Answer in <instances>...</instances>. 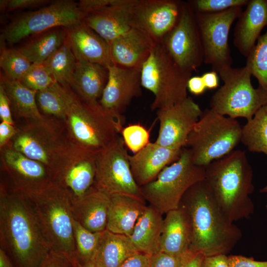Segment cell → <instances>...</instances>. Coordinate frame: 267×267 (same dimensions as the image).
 <instances>
[{"mask_svg": "<svg viewBox=\"0 0 267 267\" xmlns=\"http://www.w3.org/2000/svg\"><path fill=\"white\" fill-rule=\"evenodd\" d=\"M0 243L15 267H41L51 250L30 198L16 187L0 189Z\"/></svg>", "mask_w": 267, "mask_h": 267, "instance_id": "6da1fadb", "label": "cell"}, {"mask_svg": "<svg viewBox=\"0 0 267 267\" xmlns=\"http://www.w3.org/2000/svg\"><path fill=\"white\" fill-rule=\"evenodd\" d=\"M189 226V250L205 257L226 254L242 236L241 229L227 217L204 180L192 186L179 207Z\"/></svg>", "mask_w": 267, "mask_h": 267, "instance_id": "7a4b0ae2", "label": "cell"}, {"mask_svg": "<svg viewBox=\"0 0 267 267\" xmlns=\"http://www.w3.org/2000/svg\"><path fill=\"white\" fill-rule=\"evenodd\" d=\"M205 180L216 200L232 222L249 219L255 207L252 169L243 151L234 150L205 167Z\"/></svg>", "mask_w": 267, "mask_h": 267, "instance_id": "3957f363", "label": "cell"}, {"mask_svg": "<svg viewBox=\"0 0 267 267\" xmlns=\"http://www.w3.org/2000/svg\"><path fill=\"white\" fill-rule=\"evenodd\" d=\"M25 193L33 204L51 250L65 256L76 267L74 219L67 192L54 181Z\"/></svg>", "mask_w": 267, "mask_h": 267, "instance_id": "277c9868", "label": "cell"}, {"mask_svg": "<svg viewBox=\"0 0 267 267\" xmlns=\"http://www.w3.org/2000/svg\"><path fill=\"white\" fill-rule=\"evenodd\" d=\"M242 129L236 119L211 109L203 111L186 144L191 150L194 163L205 167L234 150L241 142Z\"/></svg>", "mask_w": 267, "mask_h": 267, "instance_id": "5b68a950", "label": "cell"}, {"mask_svg": "<svg viewBox=\"0 0 267 267\" xmlns=\"http://www.w3.org/2000/svg\"><path fill=\"white\" fill-rule=\"evenodd\" d=\"M205 167L193 161L191 150L182 148L178 159L152 182L140 187L143 199L163 215L179 208L186 192L205 179Z\"/></svg>", "mask_w": 267, "mask_h": 267, "instance_id": "8992f818", "label": "cell"}, {"mask_svg": "<svg viewBox=\"0 0 267 267\" xmlns=\"http://www.w3.org/2000/svg\"><path fill=\"white\" fill-rule=\"evenodd\" d=\"M191 75L174 62L162 44H155L141 67V86L154 96L151 110L169 107L185 99Z\"/></svg>", "mask_w": 267, "mask_h": 267, "instance_id": "52a82bcc", "label": "cell"}, {"mask_svg": "<svg viewBox=\"0 0 267 267\" xmlns=\"http://www.w3.org/2000/svg\"><path fill=\"white\" fill-rule=\"evenodd\" d=\"M223 84L212 96L210 109L231 118L251 119L267 103V89L253 87L252 73L245 65L225 68L218 72Z\"/></svg>", "mask_w": 267, "mask_h": 267, "instance_id": "ba28073f", "label": "cell"}, {"mask_svg": "<svg viewBox=\"0 0 267 267\" xmlns=\"http://www.w3.org/2000/svg\"><path fill=\"white\" fill-rule=\"evenodd\" d=\"M75 138L87 149L98 152L123 128L100 103H82L73 94L66 117Z\"/></svg>", "mask_w": 267, "mask_h": 267, "instance_id": "9c48e42d", "label": "cell"}, {"mask_svg": "<svg viewBox=\"0 0 267 267\" xmlns=\"http://www.w3.org/2000/svg\"><path fill=\"white\" fill-rule=\"evenodd\" d=\"M127 147L118 135L96 155L93 186L111 196L121 194L144 200L133 177Z\"/></svg>", "mask_w": 267, "mask_h": 267, "instance_id": "30bf717a", "label": "cell"}, {"mask_svg": "<svg viewBox=\"0 0 267 267\" xmlns=\"http://www.w3.org/2000/svg\"><path fill=\"white\" fill-rule=\"evenodd\" d=\"M84 17L75 1L56 0L14 19L3 30L2 38L8 44H13L52 28L70 27L83 21Z\"/></svg>", "mask_w": 267, "mask_h": 267, "instance_id": "8fae6325", "label": "cell"}, {"mask_svg": "<svg viewBox=\"0 0 267 267\" xmlns=\"http://www.w3.org/2000/svg\"><path fill=\"white\" fill-rule=\"evenodd\" d=\"M118 3L126 11L130 26L158 44L177 23L182 1L118 0Z\"/></svg>", "mask_w": 267, "mask_h": 267, "instance_id": "7c38bea8", "label": "cell"}, {"mask_svg": "<svg viewBox=\"0 0 267 267\" xmlns=\"http://www.w3.org/2000/svg\"><path fill=\"white\" fill-rule=\"evenodd\" d=\"M242 11L234 7L215 13H195L204 51V62L219 72L231 66L232 59L228 44L231 27Z\"/></svg>", "mask_w": 267, "mask_h": 267, "instance_id": "4fadbf2b", "label": "cell"}, {"mask_svg": "<svg viewBox=\"0 0 267 267\" xmlns=\"http://www.w3.org/2000/svg\"><path fill=\"white\" fill-rule=\"evenodd\" d=\"M162 45L174 62L192 74L204 62V51L195 12L183 1L179 19L163 38Z\"/></svg>", "mask_w": 267, "mask_h": 267, "instance_id": "5bb4252c", "label": "cell"}, {"mask_svg": "<svg viewBox=\"0 0 267 267\" xmlns=\"http://www.w3.org/2000/svg\"><path fill=\"white\" fill-rule=\"evenodd\" d=\"M107 82L99 103L121 126L123 113L132 100L141 95V68L108 65Z\"/></svg>", "mask_w": 267, "mask_h": 267, "instance_id": "9a60e30c", "label": "cell"}, {"mask_svg": "<svg viewBox=\"0 0 267 267\" xmlns=\"http://www.w3.org/2000/svg\"><path fill=\"white\" fill-rule=\"evenodd\" d=\"M203 111L190 97L169 107L156 110L159 130L155 141L163 146L182 148Z\"/></svg>", "mask_w": 267, "mask_h": 267, "instance_id": "2e32d148", "label": "cell"}, {"mask_svg": "<svg viewBox=\"0 0 267 267\" xmlns=\"http://www.w3.org/2000/svg\"><path fill=\"white\" fill-rule=\"evenodd\" d=\"M182 149L150 142L138 152L129 155L131 171L137 185L141 187L154 180L166 167L178 159Z\"/></svg>", "mask_w": 267, "mask_h": 267, "instance_id": "e0dca14e", "label": "cell"}, {"mask_svg": "<svg viewBox=\"0 0 267 267\" xmlns=\"http://www.w3.org/2000/svg\"><path fill=\"white\" fill-rule=\"evenodd\" d=\"M64 28L77 60L97 63L106 67L113 64L109 44L83 21Z\"/></svg>", "mask_w": 267, "mask_h": 267, "instance_id": "ac0fdd59", "label": "cell"}, {"mask_svg": "<svg viewBox=\"0 0 267 267\" xmlns=\"http://www.w3.org/2000/svg\"><path fill=\"white\" fill-rule=\"evenodd\" d=\"M4 158L10 169L15 187L24 192L39 190L54 181L52 173L44 165L14 149L6 150Z\"/></svg>", "mask_w": 267, "mask_h": 267, "instance_id": "d6986e66", "label": "cell"}, {"mask_svg": "<svg viewBox=\"0 0 267 267\" xmlns=\"http://www.w3.org/2000/svg\"><path fill=\"white\" fill-rule=\"evenodd\" d=\"M234 28L233 44L247 57L267 26V0H249L237 18Z\"/></svg>", "mask_w": 267, "mask_h": 267, "instance_id": "ffe728a7", "label": "cell"}, {"mask_svg": "<svg viewBox=\"0 0 267 267\" xmlns=\"http://www.w3.org/2000/svg\"><path fill=\"white\" fill-rule=\"evenodd\" d=\"M74 219L92 232L106 229L110 197L93 186L83 196L71 199Z\"/></svg>", "mask_w": 267, "mask_h": 267, "instance_id": "44dd1931", "label": "cell"}, {"mask_svg": "<svg viewBox=\"0 0 267 267\" xmlns=\"http://www.w3.org/2000/svg\"><path fill=\"white\" fill-rule=\"evenodd\" d=\"M113 64L124 68H141L156 44L140 31L132 28L110 44Z\"/></svg>", "mask_w": 267, "mask_h": 267, "instance_id": "7402d4cb", "label": "cell"}, {"mask_svg": "<svg viewBox=\"0 0 267 267\" xmlns=\"http://www.w3.org/2000/svg\"><path fill=\"white\" fill-rule=\"evenodd\" d=\"M110 197L106 230L130 237L147 206L146 201L121 194Z\"/></svg>", "mask_w": 267, "mask_h": 267, "instance_id": "603a6c76", "label": "cell"}, {"mask_svg": "<svg viewBox=\"0 0 267 267\" xmlns=\"http://www.w3.org/2000/svg\"><path fill=\"white\" fill-rule=\"evenodd\" d=\"M83 21L109 44L132 28L118 0H112L110 5L85 14Z\"/></svg>", "mask_w": 267, "mask_h": 267, "instance_id": "cb8c5ba5", "label": "cell"}, {"mask_svg": "<svg viewBox=\"0 0 267 267\" xmlns=\"http://www.w3.org/2000/svg\"><path fill=\"white\" fill-rule=\"evenodd\" d=\"M164 218L152 205H147L129 237L136 250L149 256L160 251Z\"/></svg>", "mask_w": 267, "mask_h": 267, "instance_id": "d4e9b609", "label": "cell"}, {"mask_svg": "<svg viewBox=\"0 0 267 267\" xmlns=\"http://www.w3.org/2000/svg\"><path fill=\"white\" fill-rule=\"evenodd\" d=\"M160 240V251L182 257L190 251L191 234L186 218L181 209L165 214Z\"/></svg>", "mask_w": 267, "mask_h": 267, "instance_id": "484cf974", "label": "cell"}, {"mask_svg": "<svg viewBox=\"0 0 267 267\" xmlns=\"http://www.w3.org/2000/svg\"><path fill=\"white\" fill-rule=\"evenodd\" d=\"M96 156L83 158L62 169L56 176L54 182L66 190L71 199L83 196L93 186Z\"/></svg>", "mask_w": 267, "mask_h": 267, "instance_id": "4316f807", "label": "cell"}, {"mask_svg": "<svg viewBox=\"0 0 267 267\" xmlns=\"http://www.w3.org/2000/svg\"><path fill=\"white\" fill-rule=\"evenodd\" d=\"M108 79V69L101 65L77 60L71 86L84 101L96 102L101 98Z\"/></svg>", "mask_w": 267, "mask_h": 267, "instance_id": "83f0119b", "label": "cell"}, {"mask_svg": "<svg viewBox=\"0 0 267 267\" xmlns=\"http://www.w3.org/2000/svg\"><path fill=\"white\" fill-rule=\"evenodd\" d=\"M137 252L129 236L106 229L103 232L94 267H121Z\"/></svg>", "mask_w": 267, "mask_h": 267, "instance_id": "f1b7e54d", "label": "cell"}, {"mask_svg": "<svg viewBox=\"0 0 267 267\" xmlns=\"http://www.w3.org/2000/svg\"><path fill=\"white\" fill-rule=\"evenodd\" d=\"M64 27H58L31 37L17 48L32 64H43L66 38Z\"/></svg>", "mask_w": 267, "mask_h": 267, "instance_id": "f546056e", "label": "cell"}, {"mask_svg": "<svg viewBox=\"0 0 267 267\" xmlns=\"http://www.w3.org/2000/svg\"><path fill=\"white\" fill-rule=\"evenodd\" d=\"M0 85L7 95L10 106L18 115L35 121L44 120L36 101L38 91L29 89L19 81L12 80L3 74H0Z\"/></svg>", "mask_w": 267, "mask_h": 267, "instance_id": "4dcf8cb0", "label": "cell"}, {"mask_svg": "<svg viewBox=\"0 0 267 267\" xmlns=\"http://www.w3.org/2000/svg\"><path fill=\"white\" fill-rule=\"evenodd\" d=\"M77 60L67 38L43 63L54 80L63 87L71 86Z\"/></svg>", "mask_w": 267, "mask_h": 267, "instance_id": "1f68e13d", "label": "cell"}, {"mask_svg": "<svg viewBox=\"0 0 267 267\" xmlns=\"http://www.w3.org/2000/svg\"><path fill=\"white\" fill-rule=\"evenodd\" d=\"M76 267H94L103 232H92L74 220Z\"/></svg>", "mask_w": 267, "mask_h": 267, "instance_id": "d6a6232c", "label": "cell"}, {"mask_svg": "<svg viewBox=\"0 0 267 267\" xmlns=\"http://www.w3.org/2000/svg\"><path fill=\"white\" fill-rule=\"evenodd\" d=\"M241 142L250 151L267 155V103L242 126Z\"/></svg>", "mask_w": 267, "mask_h": 267, "instance_id": "836d02e7", "label": "cell"}, {"mask_svg": "<svg viewBox=\"0 0 267 267\" xmlns=\"http://www.w3.org/2000/svg\"><path fill=\"white\" fill-rule=\"evenodd\" d=\"M72 97L68 87H63L56 82L37 92L38 103L42 111L62 118L66 117Z\"/></svg>", "mask_w": 267, "mask_h": 267, "instance_id": "e575fe53", "label": "cell"}, {"mask_svg": "<svg viewBox=\"0 0 267 267\" xmlns=\"http://www.w3.org/2000/svg\"><path fill=\"white\" fill-rule=\"evenodd\" d=\"M14 149L27 157L49 166L52 158L51 150L46 142L29 133L18 134L15 138Z\"/></svg>", "mask_w": 267, "mask_h": 267, "instance_id": "d590c367", "label": "cell"}, {"mask_svg": "<svg viewBox=\"0 0 267 267\" xmlns=\"http://www.w3.org/2000/svg\"><path fill=\"white\" fill-rule=\"evenodd\" d=\"M246 65L257 79L259 86L267 89V29L247 57Z\"/></svg>", "mask_w": 267, "mask_h": 267, "instance_id": "8d00e7d4", "label": "cell"}, {"mask_svg": "<svg viewBox=\"0 0 267 267\" xmlns=\"http://www.w3.org/2000/svg\"><path fill=\"white\" fill-rule=\"evenodd\" d=\"M32 63L18 49L2 47L0 66L8 78L20 81Z\"/></svg>", "mask_w": 267, "mask_h": 267, "instance_id": "74e56055", "label": "cell"}, {"mask_svg": "<svg viewBox=\"0 0 267 267\" xmlns=\"http://www.w3.org/2000/svg\"><path fill=\"white\" fill-rule=\"evenodd\" d=\"M126 146L135 154L150 142V131L139 124L123 127L120 133Z\"/></svg>", "mask_w": 267, "mask_h": 267, "instance_id": "f35d334b", "label": "cell"}, {"mask_svg": "<svg viewBox=\"0 0 267 267\" xmlns=\"http://www.w3.org/2000/svg\"><path fill=\"white\" fill-rule=\"evenodd\" d=\"M249 0H191L187 3L195 13H215L234 7L246 6Z\"/></svg>", "mask_w": 267, "mask_h": 267, "instance_id": "ab89813d", "label": "cell"}, {"mask_svg": "<svg viewBox=\"0 0 267 267\" xmlns=\"http://www.w3.org/2000/svg\"><path fill=\"white\" fill-rule=\"evenodd\" d=\"M19 82L29 89L39 91L48 88L55 81L43 64H32Z\"/></svg>", "mask_w": 267, "mask_h": 267, "instance_id": "60d3db41", "label": "cell"}, {"mask_svg": "<svg viewBox=\"0 0 267 267\" xmlns=\"http://www.w3.org/2000/svg\"><path fill=\"white\" fill-rule=\"evenodd\" d=\"M184 256L176 257L160 251L150 256V267H181Z\"/></svg>", "mask_w": 267, "mask_h": 267, "instance_id": "b9f144b4", "label": "cell"}, {"mask_svg": "<svg viewBox=\"0 0 267 267\" xmlns=\"http://www.w3.org/2000/svg\"><path fill=\"white\" fill-rule=\"evenodd\" d=\"M48 1V0H0V7L2 10L10 11L16 9L38 7Z\"/></svg>", "mask_w": 267, "mask_h": 267, "instance_id": "7bdbcfd3", "label": "cell"}, {"mask_svg": "<svg viewBox=\"0 0 267 267\" xmlns=\"http://www.w3.org/2000/svg\"><path fill=\"white\" fill-rule=\"evenodd\" d=\"M230 267H267V261H259L242 255L228 256Z\"/></svg>", "mask_w": 267, "mask_h": 267, "instance_id": "ee69618b", "label": "cell"}, {"mask_svg": "<svg viewBox=\"0 0 267 267\" xmlns=\"http://www.w3.org/2000/svg\"><path fill=\"white\" fill-rule=\"evenodd\" d=\"M41 267H75L65 256L51 250Z\"/></svg>", "mask_w": 267, "mask_h": 267, "instance_id": "f6af8a7d", "label": "cell"}, {"mask_svg": "<svg viewBox=\"0 0 267 267\" xmlns=\"http://www.w3.org/2000/svg\"><path fill=\"white\" fill-rule=\"evenodd\" d=\"M0 117L2 122L13 124L10 104L3 87L0 84Z\"/></svg>", "mask_w": 267, "mask_h": 267, "instance_id": "bcb514c9", "label": "cell"}, {"mask_svg": "<svg viewBox=\"0 0 267 267\" xmlns=\"http://www.w3.org/2000/svg\"><path fill=\"white\" fill-rule=\"evenodd\" d=\"M112 0H81L78 3L84 14L90 13L111 4Z\"/></svg>", "mask_w": 267, "mask_h": 267, "instance_id": "7dc6e473", "label": "cell"}, {"mask_svg": "<svg viewBox=\"0 0 267 267\" xmlns=\"http://www.w3.org/2000/svg\"><path fill=\"white\" fill-rule=\"evenodd\" d=\"M121 267H150V256L137 252L127 260Z\"/></svg>", "mask_w": 267, "mask_h": 267, "instance_id": "c3c4849f", "label": "cell"}, {"mask_svg": "<svg viewBox=\"0 0 267 267\" xmlns=\"http://www.w3.org/2000/svg\"><path fill=\"white\" fill-rule=\"evenodd\" d=\"M201 267H230L228 256L218 254L204 257Z\"/></svg>", "mask_w": 267, "mask_h": 267, "instance_id": "681fc988", "label": "cell"}, {"mask_svg": "<svg viewBox=\"0 0 267 267\" xmlns=\"http://www.w3.org/2000/svg\"><path fill=\"white\" fill-rule=\"evenodd\" d=\"M187 90L194 95H200L207 89L202 76H191L188 80Z\"/></svg>", "mask_w": 267, "mask_h": 267, "instance_id": "f907efd6", "label": "cell"}, {"mask_svg": "<svg viewBox=\"0 0 267 267\" xmlns=\"http://www.w3.org/2000/svg\"><path fill=\"white\" fill-rule=\"evenodd\" d=\"M204 257L200 253L190 251L184 256L181 267H201Z\"/></svg>", "mask_w": 267, "mask_h": 267, "instance_id": "816d5d0a", "label": "cell"}, {"mask_svg": "<svg viewBox=\"0 0 267 267\" xmlns=\"http://www.w3.org/2000/svg\"><path fill=\"white\" fill-rule=\"evenodd\" d=\"M16 133L13 125L5 122L0 124V145L3 146Z\"/></svg>", "mask_w": 267, "mask_h": 267, "instance_id": "f5cc1de1", "label": "cell"}, {"mask_svg": "<svg viewBox=\"0 0 267 267\" xmlns=\"http://www.w3.org/2000/svg\"><path fill=\"white\" fill-rule=\"evenodd\" d=\"M218 73L215 71L204 73L201 76L207 89H213L219 86Z\"/></svg>", "mask_w": 267, "mask_h": 267, "instance_id": "db71d44e", "label": "cell"}, {"mask_svg": "<svg viewBox=\"0 0 267 267\" xmlns=\"http://www.w3.org/2000/svg\"><path fill=\"white\" fill-rule=\"evenodd\" d=\"M0 267H15L5 251L0 248Z\"/></svg>", "mask_w": 267, "mask_h": 267, "instance_id": "11a10c76", "label": "cell"}, {"mask_svg": "<svg viewBox=\"0 0 267 267\" xmlns=\"http://www.w3.org/2000/svg\"><path fill=\"white\" fill-rule=\"evenodd\" d=\"M260 192L262 193H264L267 194V185L264 187L260 190ZM266 208L267 209V203H266Z\"/></svg>", "mask_w": 267, "mask_h": 267, "instance_id": "9f6ffc18", "label": "cell"}]
</instances>
